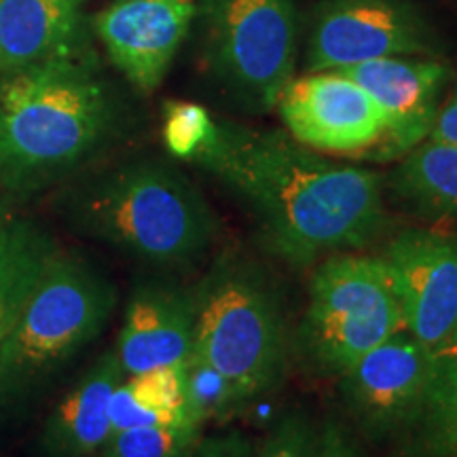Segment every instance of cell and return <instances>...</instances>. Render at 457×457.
<instances>
[{
	"mask_svg": "<svg viewBox=\"0 0 457 457\" xmlns=\"http://www.w3.org/2000/svg\"><path fill=\"white\" fill-rule=\"evenodd\" d=\"M193 163L239 199L261 248L295 270L360 253L386 236V179L337 163L288 131L214 121Z\"/></svg>",
	"mask_w": 457,
	"mask_h": 457,
	"instance_id": "cell-1",
	"label": "cell"
},
{
	"mask_svg": "<svg viewBox=\"0 0 457 457\" xmlns=\"http://www.w3.org/2000/svg\"><path fill=\"white\" fill-rule=\"evenodd\" d=\"M121 104L83 45L0 74V187L28 197L66 180L119 134Z\"/></svg>",
	"mask_w": 457,
	"mask_h": 457,
	"instance_id": "cell-2",
	"label": "cell"
},
{
	"mask_svg": "<svg viewBox=\"0 0 457 457\" xmlns=\"http://www.w3.org/2000/svg\"><path fill=\"white\" fill-rule=\"evenodd\" d=\"M197 288V324L187 360L205 420L270 396L293 352L284 290L265 262L239 248L220 250Z\"/></svg>",
	"mask_w": 457,
	"mask_h": 457,
	"instance_id": "cell-3",
	"label": "cell"
},
{
	"mask_svg": "<svg viewBox=\"0 0 457 457\" xmlns=\"http://www.w3.org/2000/svg\"><path fill=\"white\" fill-rule=\"evenodd\" d=\"M60 212L77 233L165 276L202 265L220 236L208 197L157 157L125 159L83 176L64 191Z\"/></svg>",
	"mask_w": 457,
	"mask_h": 457,
	"instance_id": "cell-4",
	"label": "cell"
},
{
	"mask_svg": "<svg viewBox=\"0 0 457 457\" xmlns=\"http://www.w3.org/2000/svg\"><path fill=\"white\" fill-rule=\"evenodd\" d=\"M117 288L83 254L57 250L41 282L0 341V392L43 386L104 333Z\"/></svg>",
	"mask_w": 457,
	"mask_h": 457,
	"instance_id": "cell-5",
	"label": "cell"
},
{
	"mask_svg": "<svg viewBox=\"0 0 457 457\" xmlns=\"http://www.w3.org/2000/svg\"><path fill=\"white\" fill-rule=\"evenodd\" d=\"M403 328L390 276L379 256L320 261L293 347L313 373L339 377Z\"/></svg>",
	"mask_w": 457,
	"mask_h": 457,
	"instance_id": "cell-6",
	"label": "cell"
},
{
	"mask_svg": "<svg viewBox=\"0 0 457 457\" xmlns=\"http://www.w3.org/2000/svg\"><path fill=\"white\" fill-rule=\"evenodd\" d=\"M204 57L208 72L239 108H276L295 79L299 13L295 0H205Z\"/></svg>",
	"mask_w": 457,
	"mask_h": 457,
	"instance_id": "cell-7",
	"label": "cell"
},
{
	"mask_svg": "<svg viewBox=\"0 0 457 457\" xmlns=\"http://www.w3.org/2000/svg\"><path fill=\"white\" fill-rule=\"evenodd\" d=\"M413 0H320L305 43L307 72L345 71L370 60L441 54Z\"/></svg>",
	"mask_w": 457,
	"mask_h": 457,
	"instance_id": "cell-8",
	"label": "cell"
},
{
	"mask_svg": "<svg viewBox=\"0 0 457 457\" xmlns=\"http://www.w3.org/2000/svg\"><path fill=\"white\" fill-rule=\"evenodd\" d=\"M396 296L403 328L430 350L457 333V233L411 227L379 254Z\"/></svg>",
	"mask_w": 457,
	"mask_h": 457,
	"instance_id": "cell-9",
	"label": "cell"
},
{
	"mask_svg": "<svg viewBox=\"0 0 457 457\" xmlns=\"http://www.w3.org/2000/svg\"><path fill=\"white\" fill-rule=\"evenodd\" d=\"M276 108L286 131L318 153L367 157L386 134L384 111L341 71L293 79Z\"/></svg>",
	"mask_w": 457,
	"mask_h": 457,
	"instance_id": "cell-10",
	"label": "cell"
},
{
	"mask_svg": "<svg viewBox=\"0 0 457 457\" xmlns=\"http://www.w3.org/2000/svg\"><path fill=\"white\" fill-rule=\"evenodd\" d=\"M434 350L400 328L337 377L347 413L370 438L398 436L430 379Z\"/></svg>",
	"mask_w": 457,
	"mask_h": 457,
	"instance_id": "cell-11",
	"label": "cell"
},
{
	"mask_svg": "<svg viewBox=\"0 0 457 457\" xmlns=\"http://www.w3.org/2000/svg\"><path fill=\"white\" fill-rule=\"evenodd\" d=\"M341 72L384 111L386 134L367 157L398 162L430 138L449 81V66L443 60L428 55L381 57Z\"/></svg>",
	"mask_w": 457,
	"mask_h": 457,
	"instance_id": "cell-12",
	"label": "cell"
},
{
	"mask_svg": "<svg viewBox=\"0 0 457 457\" xmlns=\"http://www.w3.org/2000/svg\"><path fill=\"white\" fill-rule=\"evenodd\" d=\"M195 15V0H119L96 15L94 26L114 68L142 94H151Z\"/></svg>",
	"mask_w": 457,
	"mask_h": 457,
	"instance_id": "cell-13",
	"label": "cell"
},
{
	"mask_svg": "<svg viewBox=\"0 0 457 457\" xmlns=\"http://www.w3.org/2000/svg\"><path fill=\"white\" fill-rule=\"evenodd\" d=\"M197 324L195 282L174 276L145 278L131 290L114 352L125 375L185 364L191 358Z\"/></svg>",
	"mask_w": 457,
	"mask_h": 457,
	"instance_id": "cell-14",
	"label": "cell"
},
{
	"mask_svg": "<svg viewBox=\"0 0 457 457\" xmlns=\"http://www.w3.org/2000/svg\"><path fill=\"white\" fill-rule=\"evenodd\" d=\"M125 377L114 350L79 377L45 426L43 445L51 457H89L104 449L112 434L111 398Z\"/></svg>",
	"mask_w": 457,
	"mask_h": 457,
	"instance_id": "cell-15",
	"label": "cell"
},
{
	"mask_svg": "<svg viewBox=\"0 0 457 457\" xmlns=\"http://www.w3.org/2000/svg\"><path fill=\"white\" fill-rule=\"evenodd\" d=\"M85 3L87 0H0V74L77 49Z\"/></svg>",
	"mask_w": 457,
	"mask_h": 457,
	"instance_id": "cell-16",
	"label": "cell"
},
{
	"mask_svg": "<svg viewBox=\"0 0 457 457\" xmlns=\"http://www.w3.org/2000/svg\"><path fill=\"white\" fill-rule=\"evenodd\" d=\"M204 421L187 362L128 375L111 398L112 432L146 426H204Z\"/></svg>",
	"mask_w": 457,
	"mask_h": 457,
	"instance_id": "cell-17",
	"label": "cell"
},
{
	"mask_svg": "<svg viewBox=\"0 0 457 457\" xmlns=\"http://www.w3.org/2000/svg\"><path fill=\"white\" fill-rule=\"evenodd\" d=\"M396 438L398 457H457V333L434 350L420 407Z\"/></svg>",
	"mask_w": 457,
	"mask_h": 457,
	"instance_id": "cell-18",
	"label": "cell"
},
{
	"mask_svg": "<svg viewBox=\"0 0 457 457\" xmlns=\"http://www.w3.org/2000/svg\"><path fill=\"white\" fill-rule=\"evenodd\" d=\"M390 191L426 220H457V146L426 140L386 179Z\"/></svg>",
	"mask_w": 457,
	"mask_h": 457,
	"instance_id": "cell-19",
	"label": "cell"
},
{
	"mask_svg": "<svg viewBox=\"0 0 457 457\" xmlns=\"http://www.w3.org/2000/svg\"><path fill=\"white\" fill-rule=\"evenodd\" d=\"M60 245L34 220L9 219L0 231V341L13 328Z\"/></svg>",
	"mask_w": 457,
	"mask_h": 457,
	"instance_id": "cell-20",
	"label": "cell"
},
{
	"mask_svg": "<svg viewBox=\"0 0 457 457\" xmlns=\"http://www.w3.org/2000/svg\"><path fill=\"white\" fill-rule=\"evenodd\" d=\"M202 426H146L112 432L104 457H195Z\"/></svg>",
	"mask_w": 457,
	"mask_h": 457,
	"instance_id": "cell-21",
	"label": "cell"
},
{
	"mask_svg": "<svg viewBox=\"0 0 457 457\" xmlns=\"http://www.w3.org/2000/svg\"><path fill=\"white\" fill-rule=\"evenodd\" d=\"M214 129V119L208 111L191 102H171L165 106L163 138L174 157L193 162Z\"/></svg>",
	"mask_w": 457,
	"mask_h": 457,
	"instance_id": "cell-22",
	"label": "cell"
},
{
	"mask_svg": "<svg viewBox=\"0 0 457 457\" xmlns=\"http://www.w3.org/2000/svg\"><path fill=\"white\" fill-rule=\"evenodd\" d=\"M318 430L305 413L290 411L267 432L253 457H316Z\"/></svg>",
	"mask_w": 457,
	"mask_h": 457,
	"instance_id": "cell-23",
	"label": "cell"
},
{
	"mask_svg": "<svg viewBox=\"0 0 457 457\" xmlns=\"http://www.w3.org/2000/svg\"><path fill=\"white\" fill-rule=\"evenodd\" d=\"M316 457H362L358 443L339 421L328 420L318 430Z\"/></svg>",
	"mask_w": 457,
	"mask_h": 457,
	"instance_id": "cell-24",
	"label": "cell"
},
{
	"mask_svg": "<svg viewBox=\"0 0 457 457\" xmlns=\"http://www.w3.org/2000/svg\"><path fill=\"white\" fill-rule=\"evenodd\" d=\"M254 447L244 434L227 432L199 443L195 457H253Z\"/></svg>",
	"mask_w": 457,
	"mask_h": 457,
	"instance_id": "cell-25",
	"label": "cell"
},
{
	"mask_svg": "<svg viewBox=\"0 0 457 457\" xmlns=\"http://www.w3.org/2000/svg\"><path fill=\"white\" fill-rule=\"evenodd\" d=\"M428 140L457 146V83L453 91L449 94V98L438 108L436 121H434V128Z\"/></svg>",
	"mask_w": 457,
	"mask_h": 457,
	"instance_id": "cell-26",
	"label": "cell"
},
{
	"mask_svg": "<svg viewBox=\"0 0 457 457\" xmlns=\"http://www.w3.org/2000/svg\"><path fill=\"white\" fill-rule=\"evenodd\" d=\"M7 222H9V216H7V212H4L3 208H0V231H3V227L7 225Z\"/></svg>",
	"mask_w": 457,
	"mask_h": 457,
	"instance_id": "cell-27",
	"label": "cell"
}]
</instances>
